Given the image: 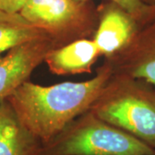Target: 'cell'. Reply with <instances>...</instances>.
<instances>
[{
  "label": "cell",
  "mask_w": 155,
  "mask_h": 155,
  "mask_svg": "<svg viewBox=\"0 0 155 155\" xmlns=\"http://www.w3.org/2000/svg\"><path fill=\"white\" fill-rule=\"evenodd\" d=\"M100 56L93 39H81L53 49L47 55L44 63L54 75H77L91 73L92 66Z\"/></svg>",
  "instance_id": "8"
},
{
  "label": "cell",
  "mask_w": 155,
  "mask_h": 155,
  "mask_svg": "<svg viewBox=\"0 0 155 155\" xmlns=\"http://www.w3.org/2000/svg\"><path fill=\"white\" fill-rule=\"evenodd\" d=\"M97 11L98 22L92 39L100 55L107 58L122 49L140 25L122 6L110 0L97 5Z\"/></svg>",
  "instance_id": "7"
},
{
  "label": "cell",
  "mask_w": 155,
  "mask_h": 155,
  "mask_svg": "<svg viewBox=\"0 0 155 155\" xmlns=\"http://www.w3.org/2000/svg\"><path fill=\"white\" fill-rule=\"evenodd\" d=\"M55 44L47 35L12 48L0 57V104L8 99L45 61Z\"/></svg>",
  "instance_id": "5"
},
{
  "label": "cell",
  "mask_w": 155,
  "mask_h": 155,
  "mask_svg": "<svg viewBox=\"0 0 155 155\" xmlns=\"http://www.w3.org/2000/svg\"><path fill=\"white\" fill-rule=\"evenodd\" d=\"M20 14L57 48L92 38L98 22L97 6L92 0H27Z\"/></svg>",
  "instance_id": "4"
},
{
  "label": "cell",
  "mask_w": 155,
  "mask_h": 155,
  "mask_svg": "<svg viewBox=\"0 0 155 155\" xmlns=\"http://www.w3.org/2000/svg\"><path fill=\"white\" fill-rule=\"evenodd\" d=\"M26 2L27 0H0V10L10 13H19Z\"/></svg>",
  "instance_id": "12"
},
{
  "label": "cell",
  "mask_w": 155,
  "mask_h": 155,
  "mask_svg": "<svg viewBox=\"0 0 155 155\" xmlns=\"http://www.w3.org/2000/svg\"><path fill=\"white\" fill-rule=\"evenodd\" d=\"M45 35L20 12L10 13L0 10V57L19 45Z\"/></svg>",
  "instance_id": "10"
},
{
  "label": "cell",
  "mask_w": 155,
  "mask_h": 155,
  "mask_svg": "<svg viewBox=\"0 0 155 155\" xmlns=\"http://www.w3.org/2000/svg\"><path fill=\"white\" fill-rule=\"evenodd\" d=\"M112 74H126L155 86V18L139 28L127 44L104 58Z\"/></svg>",
  "instance_id": "6"
},
{
  "label": "cell",
  "mask_w": 155,
  "mask_h": 155,
  "mask_svg": "<svg viewBox=\"0 0 155 155\" xmlns=\"http://www.w3.org/2000/svg\"><path fill=\"white\" fill-rule=\"evenodd\" d=\"M38 155H155V149L88 110L41 145Z\"/></svg>",
  "instance_id": "3"
},
{
  "label": "cell",
  "mask_w": 155,
  "mask_h": 155,
  "mask_svg": "<svg viewBox=\"0 0 155 155\" xmlns=\"http://www.w3.org/2000/svg\"><path fill=\"white\" fill-rule=\"evenodd\" d=\"M81 2H87L91 0H78ZM121 5L132 15L139 22L140 27L147 24L155 18V5L144 4L140 0H110Z\"/></svg>",
  "instance_id": "11"
},
{
  "label": "cell",
  "mask_w": 155,
  "mask_h": 155,
  "mask_svg": "<svg viewBox=\"0 0 155 155\" xmlns=\"http://www.w3.org/2000/svg\"><path fill=\"white\" fill-rule=\"evenodd\" d=\"M111 76L110 67L104 61L89 80L48 86L28 80L7 100L24 126L43 144L90 110Z\"/></svg>",
  "instance_id": "1"
},
{
  "label": "cell",
  "mask_w": 155,
  "mask_h": 155,
  "mask_svg": "<svg viewBox=\"0 0 155 155\" xmlns=\"http://www.w3.org/2000/svg\"><path fill=\"white\" fill-rule=\"evenodd\" d=\"M41 141L21 122L11 104H0V155H38Z\"/></svg>",
  "instance_id": "9"
},
{
  "label": "cell",
  "mask_w": 155,
  "mask_h": 155,
  "mask_svg": "<svg viewBox=\"0 0 155 155\" xmlns=\"http://www.w3.org/2000/svg\"><path fill=\"white\" fill-rule=\"evenodd\" d=\"M144 4L150 5H155V0H140Z\"/></svg>",
  "instance_id": "13"
},
{
  "label": "cell",
  "mask_w": 155,
  "mask_h": 155,
  "mask_svg": "<svg viewBox=\"0 0 155 155\" xmlns=\"http://www.w3.org/2000/svg\"><path fill=\"white\" fill-rule=\"evenodd\" d=\"M89 110L155 149V87L144 79L112 74Z\"/></svg>",
  "instance_id": "2"
}]
</instances>
